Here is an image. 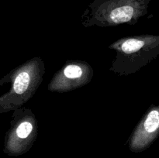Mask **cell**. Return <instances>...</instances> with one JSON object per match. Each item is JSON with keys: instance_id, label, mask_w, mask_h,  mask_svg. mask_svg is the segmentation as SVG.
Wrapping results in <instances>:
<instances>
[{"instance_id": "3957f363", "label": "cell", "mask_w": 159, "mask_h": 158, "mask_svg": "<svg viewBox=\"0 0 159 158\" xmlns=\"http://www.w3.org/2000/svg\"><path fill=\"white\" fill-rule=\"evenodd\" d=\"M159 136V105L149 109L130 140L132 152L138 153L148 148Z\"/></svg>"}, {"instance_id": "277c9868", "label": "cell", "mask_w": 159, "mask_h": 158, "mask_svg": "<svg viewBox=\"0 0 159 158\" xmlns=\"http://www.w3.org/2000/svg\"><path fill=\"white\" fill-rule=\"evenodd\" d=\"M63 74L68 78L75 79L82 77L83 71L78 65H68L64 69Z\"/></svg>"}, {"instance_id": "7a4b0ae2", "label": "cell", "mask_w": 159, "mask_h": 158, "mask_svg": "<svg viewBox=\"0 0 159 158\" xmlns=\"http://www.w3.org/2000/svg\"><path fill=\"white\" fill-rule=\"evenodd\" d=\"M119 54L126 58V71L132 73L159 54V36L145 35L128 38L119 46Z\"/></svg>"}, {"instance_id": "6da1fadb", "label": "cell", "mask_w": 159, "mask_h": 158, "mask_svg": "<svg viewBox=\"0 0 159 158\" xmlns=\"http://www.w3.org/2000/svg\"><path fill=\"white\" fill-rule=\"evenodd\" d=\"M150 0H94L89 8L92 22L96 24L134 23L146 14Z\"/></svg>"}]
</instances>
